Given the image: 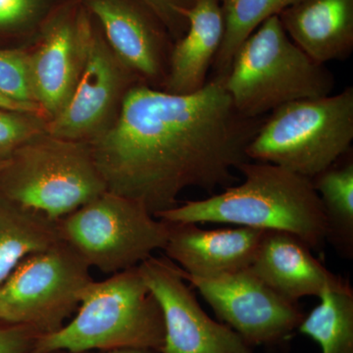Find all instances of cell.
Wrapping results in <instances>:
<instances>
[{"instance_id": "6da1fadb", "label": "cell", "mask_w": 353, "mask_h": 353, "mask_svg": "<svg viewBox=\"0 0 353 353\" xmlns=\"http://www.w3.org/2000/svg\"><path fill=\"white\" fill-rule=\"evenodd\" d=\"M262 121L234 108L221 77L189 94L138 83L113 123L88 143L108 192L157 216L189 188L231 187Z\"/></svg>"}, {"instance_id": "7a4b0ae2", "label": "cell", "mask_w": 353, "mask_h": 353, "mask_svg": "<svg viewBox=\"0 0 353 353\" xmlns=\"http://www.w3.org/2000/svg\"><path fill=\"white\" fill-rule=\"evenodd\" d=\"M238 185L201 201H188L158 213L171 223H222L299 236L311 248L327 241L326 217L312 181L277 165L243 162Z\"/></svg>"}, {"instance_id": "3957f363", "label": "cell", "mask_w": 353, "mask_h": 353, "mask_svg": "<svg viewBox=\"0 0 353 353\" xmlns=\"http://www.w3.org/2000/svg\"><path fill=\"white\" fill-rule=\"evenodd\" d=\"M163 315L138 267L92 281L77 313L53 333L39 336L31 353H83L145 348L160 352Z\"/></svg>"}, {"instance_id": "277c9868", "label": "cell", "mask_w": 353, "mask_h": 353, "mask_svg": "<svg viewBox=\"0 0 353 353\" xmlns=\"http://www.w3.org/2000/svg\"><path fill=\"white\" fill-rule=\"evenodd\" d=\"M221 78L234 108L248 118L331 94L336 85L332 72L290 39L279 16L264 21L241 44Z\"/></svg>"}, {"instance_id": "5b68a950", "label": "cell", "mask_w": 353, "mask_h": 353, "mask_svg": "<svg viewBox=\"0 0 353 353\" xmlns=\"http://www.w3.org/2000/svg\"><path fill=\"white\" fill-rule=\"evenodd\" d=\"M353 88L290 102L262 121L246 148L253 161L277 165L312 179L350 152Z\"/></svg>"}, {"instance_id": "8992f818", "label": "cell", "mask_w": 353, "mask_h": 353, "mask_svg": "<svg viewBox=\"0 0 353 353\" xmlns=\"http://www.w3.org/2000/svg\"><path fill=\"white\" fill-rule=\"evenodd\" d=\"M106 190L88 141L48 132L15 148L0 170V197L57 221Z\"/></svg>"}, {"instance_id": "52a82bcc", "label": "cell", "mask_w": 353, "mask_h": 353, "mask_svg": "<svg viewBox=\"0 0 353 353\" xmlns=\"http://www.w3.org/2000/svg\"><path fill=\"white\" fill-rule=\"evenodd\" d=\"M58 230L61 241L90 269L110 275L138 267L163 250L169 234L166 221L108 190L58 220Z\"/></svg>"}, {"instance_id": "ba28073f", "label": "cell", "mask_w": 353, "mask_h": 353, "mask_svg": "<svg viewBox=\"0 0 353 353\" xmlns=\"http://www.w3.org/2000/svg\"><path fill=\"white\" fill-rule=\"evenodd\" d=\"M92 281L90 267L60 241L26 257L0 285V319L39 336L53 333L76 312Z\"/></svg>"}, {"instance_id": "9c48e42d", "label": "cell", "mask_w": 353, "mask_h": 353, "mask_svg": "<svg viewBox=\"0 0 353 353\" xmlns=\"http://www.w3.org/2000/svg\"><path fill=\"white\" fill-rule=\"evenodd\" d=\"M182 274L221 321L252 347L287 343L305 315L299 304L281 296L250 268L217 278Z\"/></svg>"}, {"instance_id": "30bf717a", "label": "cell", "mask_w": 353, "mask_h": 353, "mask_svg": "<svg viewBox=\"0 0 353 353\" xmlns=\"http://www.w3.org/2000/svg\"><path fill=\"white\" fill-rule=\"evenodd\" d=\"M138 268L163 315L160 353H253L240 334L209 317L180 267L168 257L152 255Z\"/></svg>"}, {"instance_id": "8fae6325", "label": "cell", "mask_w": 353, "mask_h": 353, "mask_svg": "<svg viewBox=\"0 0 353 353\" xmlns=\"http://www.w3.org/2000/svg\"><path fill=\"white\" fill-rule=\"evenodd\" d=\"M132 76L136 75L123 66L94 28L80 80L63 110L48 121L46 132L70 141L94 139L112 123L111 116L120 108Z\"/></svg>"}, {"instance_id": "7c38bea8", "label": "cell", "mask_w": 353, "mask_h": 353, "mask_svg": "<svg viewBox=\"0 0 353 353\" xmlns=\"http://www.w3.org/2000/svg\"><path fill=\"white\" fill-rule=\"evenodd\" d=\"M94 26L88 14L55 20L30 53L32 90L44 117H57L68 103L82 74Z\"/></svg>"}, {"instance_id": "4fadbf2b", "label": "cell", "mask_w": 353, "mask_h": 353, "mask_svg": "<svg viewBox=\"0 0 353 353\" xmlns=\"http://www.w3.org/2000/svg\"><path fill=\"white\" fill-rule=\"evenodd\" d=\"M165 256L192 277L217 278L252 266L264 230L236 226L205 230L196 223H171Z\"/></svg>"}, {"instance_id": "5bb4252c", "label": "cell", "mask_w": 353, "mask_h": 353, "mask_svg": "<svg viewBox=\"0 0 353 353\" xmlns=\"http://www.w3.org/2000/svg\"><path fill=\"white\" fill-rule=\"evenodd\" d=\"M250 270L281 296L297 303L328 289L347 290L345 279L332 273L294 234L266 231Z\"/></svg>"}, {"instance_id": "9a60e30c", "label": "cell", "mask_w": 353, "mask_h": 353, "mask_svg": "<svg viewBox=\"0 0 353 353\" xmlns=\"http://www.w3.org/2000/svg\"><path fill=\"white\" fill-rule=\"evenodd\" d=\"M88 8L101 23L106 43L134 75L148 81L166 77L164 39L153 22L154 14L130 0H88Z\"/></svg>"}, {"instance_id": "2e32d148", "label": "cell", "mask_w": 353, "mask_h": 353, "mask_svg": "<svg viewBox=\"0 0 353 353\" xmlns=\"http://www.w3.org/2000/svg\"><path fill=\"white\" fill-rule=\"evenodd\" d=\"M188 27L169 55L165 92L189 94L208 82L225 34L221 0H196L187 12Z\"/></svg>"}, {"instance_id": "e0dca14e", "label": "cell", "mask_w": 353, "mask_h": 353, "mask_svg": "<svg viewBox=\"0 0 353 353\" xmlns=\"http://www.w3.org/2000/svg\"><path fill=\"white\" fill-rule=\"evenodd\" d=\"M290 39L319 64L353 50V0H299L279 15Z\"/></svg>"}, {"instance_id": "ac0fdd59", "label": "cell", "mask_w": 353, "mask_h": 353, "mask_svg": "<svg viewBox=\"0 0 353 353\" xmlns=\"http://www.w3.org/2000/svg\"><path fill=\"white\" fill-rule=\"evenodd\" d=\"M60 241L58 221L0 197V285L26 257Z\"/></svg>"}, {"instance_id": "d6986e66", "label": "cell", "mask_w": 353, "mask_h": 353, "mask_svg": "<svg viewBox=\"0 0 353 353\" xmlns=\"http://www.w3.org/2000/svg\"><path fill=\"white\" fill-rule=\"evenodd\" d=\"M327 221V241L341 256L353 257V161L336 162L311 179Z\"/></svg>"}, {"instance_id": "ffe728a7", "label": "cell", "mask_w": 353, "mask_h": 353, "mask_svg": "<svg viewBox=\"0 0 353 353\" xmlns=\"http://www.w3.org/2000/svg\"><path fill=\"white\" fill-rule=\"evenodd\" d=\"M304 315L297 331L312 339L322 353H353V290L328 289Z\"/></svg>"}, {"instance_id": "44dd1931", "label": "cell", "mask_w": 353, "mask_h": 353, "mask_svg": "<svg viewBox=\"0 0 353 353\" xmlns=\"http://www.w3.org/2000/svg\"><path fill=\"white\" fill-rule=\"evenodd\" d=\"M299 0H221L225 34L212 68L214 77H224L234 52L264 21L279 16Z\"/></svg>"}, {"instance_id": "7402d4cb", "label": "cell", "mask_w": 353, "mask_h": 353, "mask_svg": "<svg viewBox=\"0 0 353 353\" xmlns=\"http://www.w3.org/2000/svg\"><path fill=\"white\" fill-rule=\"evenodd\" d=\"M0 94L20 103L38 105L32 90L28 51L0 50Z\"/></svg>"}, {"instance_id": "603a6c76", "label": "cell", "mask_w": 353, "mask_h": 353, "mask_svg": "<svg viewBox=\"0 0 353 353\" xmlns=\"http://www.w3.org/2000/svg\"><path fill=\"white\" fill-rule=\"evenodd\" d=\"M48 119L38 114L0 109V152H11L46 134Z\"/></svg>"}, {"instance_id": "cb8c5ba5", "label": "cell", "mask_w": 353, "mask_h": 353, "mask_svg": "<svg viewBox=\"0 0 353 353\" xmlns=\"http://www.w3.org/2000/svg\"><path fill=\"white\" fill-rule=\"evenodd\" d=\"M178 39L187 30V12L196 0H139Z\"/></svg>"}, {"instance_id": "d4e9b609", "label": "cell", "mask_w": 353, "mask_h": 353, "mask_svg": "<svg viewBox=\"0 0 353 353\" xmlns=\"http://www.w3.org/2000/svg\"><path fill=\"white\" fill-rule=\"evenodd\" d=\"M44 0H0V28L20 27L32 22Z\"/></svg>"}, {"instance_id": "484cf974", "label": "cell", "mask_w": 353, "mask_h": 353, "mask_svg": "<svg viewBox=\"0 0 353 353\" xmlns=\"http://www.w3.org/2000/svg\"><path fill=\"white\" fill-rule=\"evenodd\" d=\"M39 334L29 327L0 326V353H31Z\"/></svg>"}, {"instance_id": "4316f807", "label": "cell", "mask_w": 353, "mask_h": 353, "mask_svg": "<svg viewBox=\"0 0 353 353\" xmlns=\"http://www.w3.org/2000/svg\"><path fill=\"white\" fill-rule=\"evenodd\" d=\"M0 109L17 111V112L38 114V115H41L44 117L43 111H41V109L38 105L20 103V102L11 101V99H7V97L1 94H0Z\"/></svg>"}, {"instance_id": "83f0119b", "label": "cell", "mask_w": 353, "mask_h": 353, "mask_svg": "<svg viewBox=\"0 0 353 353\" xmlns=\"http://www.w3.org/2000/svg\"><path fill=\"white\" fill-rule=\"evenodd\" d=\"M83 353H160L157 350L145 348H124V350H104V352H88Z\"/></svg>"}, {"instance_id": "f1b7e54d", "label": "cell", "mask_w": 353, "mask_h": 353, "mask_svg": "<svg viewBox=\"0 0 353 353\" xmlns=\"http://www.w3.org/2000/svg\"><path fill=\"white\" fill-rule=\"evenodd\" d=\"M11 152H0V170L4 168L7 161H8L9 157Z\"/></svg>"}, {"instance_id": "f546056e", "label": "cell", "mask_w": 353, "mask_h": 353, "mask_svg": "<svg viewBox=\"0 0 353 353\" xmlns=\"http://www.w3.org/2000/svg\"><path fill=\"white\" fill-rule=\"evenodd\" d=\"M50 353H66V352H50Z\"/></svg>"}, {"instance_id": "4dcf8cb0", "label": "cell", "mask_w": 353, "mask_h": 353, "mask_svg": "<svg viewBox=\"0 0 353 353\" xmlns=\"http://www.w3.org/2000/svg\"><path fill=\"white\" fill-rule=\"evenodd\" d=\"M0 322H1V319H0Z\"/></svg>"}]
</instances>
